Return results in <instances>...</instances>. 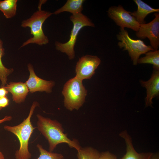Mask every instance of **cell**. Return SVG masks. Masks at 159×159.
<instances>
[{
    "label": "cell",
    "instance_id": "6da1fadb",
    "mask_svg": "<svg viewBox=\"0 0 159 159\" xmlns=\"http://www.w3.org/2000/svg\"><path fill=\"white\" fill-rule=\"evenodd\" d=\"M38 119L37 128L47 140L49 150L52 152L57 145L65 143L71 148H74L77 151L81 148L76 139L71 140L68 138L61 123L56 120L44 117L37 114Z\"/></svg>",
    "mask_w": 159,
    "mask_h": 159
},
{
    "label": "cell",
    "instance_id": "7a4b0ae2",
    "mask_svg": "<svg viewBox=\"0 0 159 159\" xmlns=\"http://www.w3.org/2000/svg\"><path fill=\"white\" fill-rule=\"evenodd\" d=\"M39 105L37 102H34L31 106L28 117L20 124L15 126L5 125L4 129L15 135L20 144L19 149L16 151V159H30L32 155L28 149L29 141L34 130L37 127H34L31 121V117L35 108Z\"/></svg>",
    "mask_w": 159,
    "mask_h": 159
},
{
    "label": "cell",
    "instance_id": "3957f363",
    "mask_svg": "<svg viewBox=\"0 0 159 159\" xmlns=\"http://www.w3.org/2000/svg\"><path fill=\"white\" fill-rule=\"evenodd\" d=\"M53 13L49 11L38 9L30 18L22 21L21 26L30 28L33 37L24 42L20 48L30 44L42 46L49 43V40L44 33L42 26L45 21Z\"/></svg>",
    "mask_w": 159,
    "mask_h": 159
},
{
    "label": "cell",
    "instance_id": "277c9868",
    "mask_svg": "<svg viewBox=\"0 0 159 159\" xmlns=\"http://www.w3.org/2000/svg\"><path fill=\"white\" fill-rule=\"evenodd\" d=\"M82 81L75 76L64 86L62 93L64 97V106L70 111L78 110L85 102L87 91Z\"/></svg>",
    "mask_w": 159,
    "mask_h": 159
},
{
    "label": "cell",
    "instance_id": "5b68a950",
    "mask_svg": "<svg viewBox=\"0 0 159 159\" xmlns=\"http://www.w3.org/2000/svg\"><path fill=\"white\" fill-rule=\"evenodd\" d=\"M70 19L73 24V27L69 40L64 43L56 41L55 45L57 50L65 53L69 59L72 60L75 57L74 47L80 31L84 26L95 27V25L89 18L82 13L72 15L70 17Z\"/></svg>",
    "mask_w": 159,
    "mask_h": 159
},
{
    "label": "cell",
    "instance_id": "8992f818",
    "mask_svg": "<svg viewBox=\"0 0 159 159\" xmlns=\"http://www.w3.org/2000/svg\"><path fill=\"white\" fill-rule=\"evenodd\" d=\"M120 42L118 45L123 50L127 51L134 65H137L140 56L148 52L154 50L150 46L145 44L140 39L134 40L130 37L127 31L124 28H120V31L117 35Z\"/></svg>",
    "mask_w": 159,
    "mask_h": 159
},
{
    "label": "cell",
    "instance_id": "52a82bcc",
    "mask_svg": "<svg viewBox=\"0 0 159 159\" xmlns=\"http://www.w3.org/2000/svg\"><path fill=\"white\" fill-rule=\"evenodd\" d=\"M110 18L120 28L130 29L137 32L140 24L135 18L120 5L110 7L107 11Z\"/></svg>",
    "mask_w": 159,
    "mask_h": 159
},
{
    "label": "cell",
    "instance_id": "ba28073f",
    "mask_svg": "<svg viewBox=\"0 0 159 159\" xmlns=\"http://www.w3.org/2000/svg\"><path fill=\"white\" fill-rule=\"evenodd\" d=\"M154 15L155 18L151 21L140 25L135 35L140 39L148 38L150 46L154 50H156L159 47V14L155 13Z\"/></svg>",
    "mask_w": 159,
    "mask_h": 159
},
{
    "label": "cell",
    "instance_id": "9c48e42d",
    "mask_svg": "<svg viewBox=\"0 0 159 159\" xmlns=\"http://www.w3.org/2000/svg\"><path fill=\"white\" fill-rule=\"evenodd\" d=\"M100 62V59L95 55H86L82 56L77 63L75 77L82 81L90 79Z\"/></svg>",
    "mask_w": 159,
    "mask_h": 159
},
{
    "label": "cell",
    "instance_id": "30bf717a",
    "mask_svg": "<svg viewBox=\"0 0 159 159\" xmlns=\"http://www.w3.org/2000/svg\"><path fill=\"white\" fill-rule=\"evenodd\" d=\"M28 68L30 74L28 80L25 83L29 91L32 93L37 91L51 92L52 87L55 85L54 82L52 81L43 80L37 76L31 64H28Z\"/></svg>",
    "mask_w": 159,
    "mask_h": 159
},
{
    "label": "cell",
    "instance_id": "8fae6325",
    "mask_svg": "<svg viewBox=\"0 0 159 159\" xmlns=\"http://www.w3.org/2000/svg\"><path fill=\"white\" fill-rule=\"evenodd\" d=\"M140 82L142 86L147 90L145 105L151 106L153 103V99L158 96L159 94V69L153 68L150 79L146 81L141 80Z\"/></svg>",
    "mask_w": 159,
    "mask_h": 159
},
{
    "label": "cell",
    "instance_id": "7c38bea8",
    "mask_svg": "<svg viewBox=\"0 0 159 159\" xmlns=\"http://www.w3.org/2000/svg\"><path fill=\"white\" fill-rule=\"evenodd\" d=\"M4 87L12 95L13 101L16 103L24 102L29 92L25 83L11 82Z\"/></svg>",
    "mask_w": 159,
    "mask_h": 159
},
{
    "label": "cell",
    "instance_id": "4fadbf2b",
    "mask_svg": "<svg viewBox=\"0 0 159 159\" xmlns=\"http://www.w3.org/2000/svg\"><path fill=\"white\" fill-rule=\"evenodd\" d=\"M119 135L125 140L126 152L123 157L119 159H150L153 153L137 152L133 146L131 138L126 131L121 132Z\"/></svg>",
    "mask_w": 159,
    "mask_h": 159
},
{
    "label": "cell",
    "instance_id": "5bb4252c",
    "mask_svg": "<svg viewBox=\"0 0 159 159\" xmlns=\"http://www.w3.org/2000/svg\"><path fill=\"white\" fill-rule=\"evenodd\" d=\"M138 6L137 10L133 12H130L131 15L134 17L139 24L146 23L145 19L148 14L159 12V9H154L140 0H134Z\"/></svg>",
    "mask_w": 159,
    "mask_h": 159
},
{
    "label": "cell",
    "instance_id": "9a60e30c",
    "mask_svg": "<svg viewBox=\"0 0 159 159\" xmlns=\"http://www.w3.org/2000/svg\"><path fill=\"white\" fill-rule=\"evenodd\" d=\"M84 0H68L64 5L55 11L53 14H57L66 11L75 15L82 13Z\"/></svg>",
    "mask_w": 159,
    "mask_h": 159
},
{
    "label": "cell",
    "instance_id": "2e32d148",
    "mask_svg": "<svg viewBox=\"0 0 159 159\" xmlns=\"http://www.w3.org/2000/svg\"><path fill=\"white\" fill-rule=\"evenodd\" d=\"M17 0H4L0 1V11L7 19L14 17L16 14Z\"/></svg>",
    "mask_w": 159,
    "mask_h": 159
},
{
    "label": "cell",
    "instance_id": "e0dca14e",
    "mask_svg": "<svg viewBox=\"0 0 159 159\" xmlns=\"http://www.w3.org/2000/svg\"><path fill=\"white\" fill-rule=\"evenodd\" d=\"M145 56L138 61L139 64H153V68L159 69V50H153L148 52Z\"/></svg>",
    "mask_w": 159,
    "mask_h": 159
},
{
    "label": "cell",
    "instance_id": "ac0fdd59",
    "mask_svg": "<svg viewBox=\"0 0 159 159\" xmlns=\"http://www.w3.org/2000/svg\"><path fill=\"white\" fill-rule=\"evenodd\" d=\"M4 54L3 42L0 38V80L1 82V87H4L7 84V77L13 71V69L5 67L2 62V57Z\"/></svg>",
    "mask_w": 159,
    "mask_h": 159
},
{
    "label": "cell",
    "instance_id": "d6986e66",
    "mask_svg": "<svg viewBox=\"0 0 159 159\" xmlns=\"http://www.w3.org/2000/svg\"><path fill=\"white\" fill-rule=\"evenodd\" d=\"M77 151L78 159H99L100 153L96 149L90 147L81 148Z\"/></svg>",
    "mask_w": 159,
    "mask_h": 159
},
{
    "label": "cell",
    "instance_id": "ffe728a7",
    "mask_svg": "<svg viewBox=\"0 0 159 159\" xmlns=\"http://www.w3.org/2000/svg\"><path fill=\"white\" fill-rule=\"evenodd\" d=\"M37 147L40 153L39 156L37 159H64L62 154L48 151L39 144L37 145Z\"/></svg>",
    "mask_w": 159,
    "mask_h": 159
},
{
    "label": "cell",
    "instance_id": "44dd1931",
    "mask_svg": "<svg viewBox=\"0 0 159 159\" xmlns=\"http://www.w3.org/2000/svg\"><path fill=\"white\" fill-rule=\"evenodd\" d=\"M99 159H117L116 156L108 151L100 153Z\"/></svg>",
    "mask_w": 159,
    "mask_h": 159
},
{
    "label": "cell",
    "instance_id": "7402d4cb",
    "mask_svg": "<svg viewBox=\"0 0 159 159\" xmlns=\"http://www.w3.org/2000/svg\"><path fill=\"white\" fill-rule=\"evenodd\" d=\"M9 99L6 96L0 98V110L9 105Z\"/></svg>",
    "mask_w": 159,
    "mask_h": 159
},
{
    "label": "cell",
    "instance_id": "603a6c76",
    "mask_svg": "<svg viewBox=\"0 0 159 159\" xmlns=\"http://www.w3.org/2000/svg\"><path fill=\"white\" fill-rule=\"evenodd\" d=\"M8 92L4 87H1L0 88V98L6 96Z\"/></svg>",
    "mask_w": 159,
    "mask_h": 159
},
{
    "label": "cell",
    "instance_id": "cb8c5ba5",
    "mask_svg": "<svg viewBox=\"0 0 159 159\" xmlns=\"http://www.w3.org/2000/svg\"><path fill=\"white\" fill-rule=\"evenodd\" d=\"M12 118L11 116H6L3 119H0V124L6 121H10Z\"/></svg>",
    "mask_w": 159,
    "mask_h": 159
},
{
    "label": "cell",
    "instance_id": "d4e9b609",
    "mask_svg": "<svg viewBox=\"0 0 159 159\" xmlns=\"http://www.w3.org/2000/svg\"><path fill=\"white\" fill-rule=\"evenodd\" d=\"M150 159H159V154L158 153H153Z\"/></svg>",
    "mask_w": 159,
    "mask_h": 159
},
{
    "label": "cell",
    "instance_id": "484cf974",
    "mask_svg": "<svg viewBox=\"0 0 159 159\" xmlns=\"http://www.w3.org/2000/svg\"><path fill=\"white\" fill-rule=\"evenodd\" d=\"M46 1H39V4L38 5V9H41V6L42 4L44 3V2H45Z\"/></svg>",
    "mask_w": 159,
    "mask_h": 159
},
{
    "label": "cell",
    "instance_id": "4316f807",
    "mask_svg": "<svg viewBox=\"0 0 159 159\" xmlns=\"http://www.w3.org/2000/svg\"><path fill=\"white\" fill-rule=\"evenodd\" d=\"M0 159H5L2 153L0 151Z\"/></svg>",
    "mask_w": 159,
    "mask_h": 159
}]
</instances>
